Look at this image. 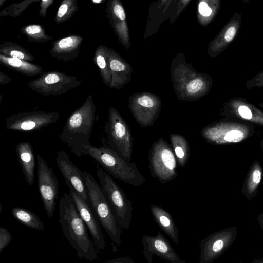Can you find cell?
Listing matches in <instances>:
<instances>
[{
  "instance_id": "obj_1",
  "label": "cell",
  "mask_w": 263,
  "mask_h": 263,
  "mask_svg": "<svg viewBox=\"0 0 263 263\" xmlns=\"http://www.w3.org/2000/svg\"><path fill=\"white\" fill-rule=\"evenodd\" d=\"M59 208V222L62 232L76 250L79 259L95 260L97 257L96 246L88 235L86 226L69 193H65L61 198Z\"/></svg>"
},
{
  "instance_id": "obj_2",
  "label": "cell",
  "mask_w": 263,
  "mask_h": 263,
  "mask_svg": "<svg viewBox=\"0 0 263 263\" xmlns=\"http://www.w3.org/2000/svg\"><path fill=\"white\" fill-rule=\"evenodd\" d=\"M170 74L174 92L180 101H196L208 94L212 85L211 77L195 70L181 52L173 59Z\"/></svg>"
},
{
  "instance_id": "obj_3",
  "label": "cell",
  "mask_w": 263,
  "mask_h": 263,
  "mask_svg": "<svg viewBox=\"0 0 263 263\" xmlns=\"http://www.w3.org/2000/svg\"><path fill=\"white\" fill-rule=\"evenodd\" d=\"M86 153L90 155L107 173L125 183L139 186L146 181L135 162L126 161L115 151L106 148L88 147Z\"/></svg>"
},
{
  "instance_id": "obj_4",
  "label": "cell",
  "mask_w": 263,
  "mask_h": 263,
  "mask_svg": "<svg viewBox=\"0 0 263 263\" xmlns=\"http://www.w3.org/2000/svg\"><path fill=\"white\" fill-rule=\"evenodd\" d=\"M90 205L112 242L116 246L121 244V230L117 222L110 205L107 201L100 185L90 173L82 171Z\"/></svg>"
},
{
  "instance_id": "obj_5",
  "label": "cell",
  "mask_w": 263,
  "mask_h": 263,
  "mask_svg": "<svg viewBox=\"0 0 263 263\" xmlns=\"http://www.w3.org/2000/svg\"><path fill=\"white\" fill-rule=\"evenodd\" d=\"M97 175L103 194L117 222L120 227L128 229L130 226L133 215V208L131 202L110 174L99 168Z\"/></svg>"
},
{
  "instance_id": "obj_6",
  "label": "cell",
  "mask_w": 263,
  "mask_h": 263,
  "mask_svg": "<svg viewBox=\"0 0 263 263\" xmlns=\"http://www.w3.org/2000/svg\"><path fill=\"white\" fill-rule=\"evenodd\" d=\"M151 175L165 184L177 176V160L169 143L161 138L154 142L148 155Z\"/></svg>"
},
{
  "instance_id": "obj_7",
  "label": "cell",
  "mask_w": 263,
  "mask_h": 263,
  "mask_svg": "<svg viewBox=\"0 0 263 263\" xmlns=\"http://www.w3.org/2000/svg\"><path fill=\"white\" fill-rule=\"evenodd\" d=\"M161 100L151 92H136L130 96L128 107L134 118L142 127L153 125L161 111Z\"/></svg>"
},
{
  "instance_id": "obj_8",
  "label": "cell",
  "mask_w": 263,
  "mask_h": 263,
  "mask_svg": "<svg viewBox=\"0 0 263 263\" xmlns=\"http://www.w3.org/2000/svg\"><path fill=\"white\" fill-rule=\"evenodd\" d=\"M37 161L38 189L46 214L52 217L59 194L58 180L52 168L40 156L37 157Z\"/></svg>"
},
{
  "instance_id": "obj_9",
  "label": "cell",
  "mask_w": 263,
  "mask_h": 263,
  "mask_svg": "<svg viewBox=\"0 0 263 263\" xmlns=\"http://www.w3.org/2000/svg\"><path fill=\"white\" fill-rule=\"evenodd\" d=\"M143 254L148 263H152L154 255L171 263H185L176 252L169 241L159 231L155 236L144 235L142 239Z\"/></svg>"
},
{
  "instance_id": "obj_10",
  "label": "cell",
  "mask_w": 263,
  "mask_h": 263,
  "mask_svg": "<svg viewBox=\"0 0 263 263\" xmlns=\"http://www.w3.org/2000/svg\"><path fill=\"white\" fill-rule=\"evenodd\" d=\"M110 123L116 152L130 162L133 152V137L125 121L114 108L110 110Z\"/></svg>"
},
{
  "instance_id": "obj_11",
  "label": "cell",
  "mask_w": 263,
  "mask_h": 263,
  "mask_svg": "<svg viewBox=\"0 0 263 263\" xmlns=\"http://www.w3.org/2000/svg\"><path fill=\"white\" fill-rule=\"evenodd\" d=\"M67 185L69 187V193L71 195L77 210L90 233L95 246L104 250L106 247L105 242L97 217L88 203L79 196L70 184Z\"/></svg>"
},
{
  "instance_id": "obj_12",
  "label": "cell",
  "mask_w": 263,
  "mask_h": 263,
  "mask_svg": "<svg viewBox=\"0 0 263 263\" xmlns=\"http://www.w3.org/2000/svg\"><path fill=\"white\" fill-rule=\"evenodd\" d=\"M57 164L65 179L66 184H70L79 196L90 205L81 170L74 165L68 156L64 152L59 153Z\"/></svg>"
},
{
  "instance_id": "obj_13",
  "label": "cell",
  "mask_w": 263,
  "mask_h": 263,
  "mask_svg": "<svg viewBox=\"0 0 263 263\" xmlns=\"http://www.w3.org/2000/svg\"><path fill=\"white\" fill-rule=\"evenodd\" d=\"M241 20L240 13H234L218 34L209 43L208 53L210 57H217L234 40L239 32Z\"/></svg>"
},
{
  "instance_id": "obj_14",
  "label": "cell",
  "mask_w": 263,
  "mask_h": 263,
  "mask_svg": "<svg viewBox=\"0 0 263 263\" xmlns=\"http://www.w3.org/2000/svg\"><path fill=\"white\" fill-rule=\"evenodd\" d=\"M109 67L110 71L112 87L119 89L131 80L133 68L119 55L112 53L109 57Z\"/></svg>"
},
{
  "instance_id": "obj_15",
  "label": "cell",
  "mask_w": 263,
  "mask_h": 263,
  "mask_svg": "<svg viewBox=\"0 0 263 263\" xmlns=\"http://www.w3.org/2000/svg\"><path fill=\"white\" fill-rule=\"evenodd\" d=\"M150 210L158 226L176 245H178V230L171 214L164 208L156 205H151Z\"/></svg>"
},
{
  "instance_id": "obj_16",
  "label": "cell",
  "mask_w": 263,
  "mask_h": 263,
  "mask_svg": "<svg viewBox=\"0 0 263 263\" xmlns=\"http://www.w3.org/2000/svg\"><path fill=\"white\" fill-rule=\"evenodd\" d=\"M18 161L28 184L32 185L34 182L35 160L33 151L29 145L21 144L17 147Z\"/></svg>"
},
{
  "instance_id": "obj_17",
  "label": "cell",
  "mask_w": 263,
  "mask_h": 263,
  "mask_svg": "<svg viewBox=\"0 0 263 263\" xmlns=\"http://www.w3.org/2000/svg\"><path fill=\"white\" fill-rule=\"evenodd\" d=\"M201 136L208 142L215 144H220L224 141L230 143L238 142L245 137L244 133L240 130L231 129L222 133L211 125L203 128Z\"/></svg>"
},
{
  "instance_id": "obj_18",
  "label": "cell",
  "mask_w": 263,
  "mask_h": 263,
  "mask_svg": "<svg viewBox=\"0 0 263 263\" xmlns=\"http://www.w3.org/2000/svg\"><path fill=\"white\" fill-rule=\"evenodd\" d=\"M112 10L116 29L121 42L128 49L130 47L129 32L124 9L121 3L117 2L114 4Z\"/></svg>"
},
{
  "instance_id": "obj_19",
  "label": "cell",
  "mask_w": 263,
  "mask_h": 263,
  "mask_svg": "<svg viewBox=\"0 0 263 263\" xmlns=\"http://www.w3.org/2000/svg\"><path fill=\"white\" fill-rule=\"evenodd\" d=\"M172 148L179 166L184 167L191 155V149L186 139L178 134L170 135Z\"/></svg>"
},
{
  "instance_id": "obj_20",
  "label": "cell",
  "mask_w": 263,
  "mask_h": 263,
  "mask_svg": "<svg viewBox=\"0 0 263 263\" xmlns=\"http://www.w3.org/2000/svg\"><path fill=\"white\" fill-rule=\"evenodd\" d=\"M221 7V0H199L198 20L202 26H206L216 17Z\"/></svg>"
},
{
  "instance_id": "obj_21",
  "label": "cell",
  "mask_w": 263,
  "mask_h": 263,
  "mask_svg": "<svg viewBox=\"0 0 263 263\" xmlns=\"http://www.w3.org/2000/svg\"><path fill=\"white\" fill-rule=\"evenodd\" d=\"M11 212L19 222L27 227L36 230H43L45 228L39 216L29 210L21 207H14Z\"/></svg>"
},
{
  "instance_id": "obj_22",
  "label": "cell",
  "mask_w": 263,
  "mask_h": 263,
  "mask_svg": "<svg viewBox=\"0 0 263 263\" xmlns=\"http://www.w3.org/2000/svg\"><path fill=\"white\" fill-rule=\"evenodd\" d=\"M12 240V236L9 230L3 227H0V253L7 247Z\"/></svg>"
},
{
  "instance_id": "obj_23",
  "label": "cell",
  "mask_w": 263,
  "mask_h": 263,
  "mask_svg": "<svg viewBox=\"0 0 263 263\" xmlns=\"http://www.w3.org/2000/svg\"><path fill=\"white\" fill-rule=\"evenodd\" d=\"M77 40L73 37H67L61 40L58 43V48L61 50H65L73 47Z\"/></svg>"
},
{
  "instance_id": "obj_24",
  "label": "cell",
  "mask_w": 263,
  "mask_h": 263,
  "mask_svg": "<svg viewBox=\"0 0 263 263\" xmlns=\"http://www.w3.org/2000/svg\"><path fill=\"white\" fill-rule=\"evenodd\" d=\"M248 88L263 87V72L259 73L248 83Z\"/></svg>"
},
{
  "instance_id": "obj_25",
  "label": "cell",
  "mask_w": 263,
  "mask_h": 263,
  "mask_svg": "<svg viewBox=\"0 0 263 263\" xmlns=\"http://www.w3.org/2000/svg\"><path fill=\"white\" fill-rule=\"evenodd\" d=\"M238 114L243 119L251 120L253 117L251 110L245 105H240L238 109Z\"/></svg>"
},
{
  "instance_id": "obj_26",
  "label": "cell",
  "mask_w": 263,
  "mask_h": 263,
  "mask_svg": "<svg viewBox=\"0 0 263 263\" xmlns=\"http://www.w3.org/2000/svg\"><path fill=\"white\" fill-rule=\"evenodd\" d=\"M82 115L80 113H76L71 117L69 123L72 127H78L82 122Z\"/></svg>"
},
{
  "instance_id": "obj_27",
  "label": "cell",
  "mask_w": 263,
  "mask_h": 263,
  "mask_svg": "<svg viewBox=\"0 0 263 263\" xmlns=\"http://www.w3.org/2000/svg\"><path fill=\"white\" fill-rule=\"evenodd\" d=\"M41 27L39 25H30L26 28V32L29 35H35L41 33Z\"/></svg>"
},
{
  "instance_id": "obj_28",
  "label": "cell",
  "mask_w": 263,
  "mask_h": 263,
  "mask_svg": "<svg viewBox=\"0 0 263 263\" xmlns=\"http://www.w3.org/2000/svg\"><path fill=\"white\" fill-rule=\"evenodd\" d=\"M107 263H133L134 261L126 257H121L105 261Z\"/></svg>"
},
{
  "instance_id": "obj_29",
  "label": "cell",
  "mask_w": 263,
  "mask_h": 263,
  "mask_svg": "<svg viewBox=\"0 0 263 263\" xmlns=\"http://www.w3.org/2000/svg\"><path fill=\"white\" fill-rule=\"evenodd\" d=\"M261 179V173L259 169L254 170L252 173V181L254 184L257 185L260 182Z\"/></svg>"
},
{
  "instance_id": "obj_30",
  "label": "cell",
  "mask_w": 263,
  "mask_h": 263,
  "mask_svg": "<svg viewBox=\"0 0 263 263\" xmlns=\"http://www.w3.org/2000/svg\"><path fill=\"white\" fill-rule=\"evenodd\" d=\"M59 81V77L54 73L47 75L45 78V82L47 84H54Z\"/></svg>"
},
{
  "instance_id": "obj_31",
  "label": "cell",
  "mask_w": 263,
  "mask_h": 263,
  "mask_svg": "<svg viewBox=\"0 0 263 263\" xmlns=\"http://www.w3.org/2000/svg\"><path fill=\"white\" fill-rule=\"evenodd\" d=\"M190 0H180L179 4L177 8L176 11V15L175 16H177L181 11L184 9L185 7L188 4Z\"/></svg>"
},
{
  "instance_id": "obj_32",
  "label": "cell",
  "mask_w": 263,
  "mask_h": 263,
  "mask_svg": "<svg viewBox=\"0 0 263 263\" xmlns=\"http://www.w3.org/2000/svg\"><path fill=\"white\" fill-rule=\"evenodd\" d=\"M35 126V123L31 121L23 122L21 125V128L23 130H28L33 129Z\"/></svg>"
},
{
  "instance_id": "obj_33",
  "label": "cell",
  "mask_w": 263,
  "mask_h": 263,
  "mask_svg": "<svg viewBox=\"0 0 263 263\" xmlns=\"http://www.w3.org/2000/svg\"><path fill=\"white\" fill-rule=\"evenodd\" d=\"M97 63L102 69H106V67H107L106 60L102 55H99L97 57Z\"/></svg>"
},
{
  "instance_id": "obj_34",
  "label": "cell",
  "mask_w": 263,
  "mask_h": 263,
  "mask_svg": "<svg viewBox=\"0 0 263 263\" xmlns=\"http://www.w3.org/2000/svg\"><path fill=\"white\" fill-rule=\"evenodd\" d=\"M10 54L12 58H16L20 60L24 59L25 58V55L23 52L17 50L11 51L10 53Z\"/></svg>"
},
{
  "instance_id": "obj_35",
  "label": "cell",
  "mask_w": 263,
  "mask_h": 263,
  "mask_svg": "<svg viewBox=\"0 0 263 263\" xmlns=\"http://www.w3.org/2000/svg\"><path fill=\"white\" fill-rule=\"evenodd\" d=\"M67 6L66 4L62 5L59 8L58 16L59 17H62L67 12Z\"/></svg>"
},
{
  "instance_id": "obj_36",
  "label": "cell",
  "mask_w": 263,
  "mask_h": 263,
  "mask_svg": "<svg viewBox=\"0 0 263 263\" xmlns=\"http://www.w3.org/2000/svg\"><path fill=\"white\" fill-rule=\"evenodd\" d=\"M160 1H161V3L160 4V6H163L164 5L165 6V4L166 3V0H160Z\"/></svg>"
},
{
  "instance_id": "obj_37",
  "label": "cell",
  "mask_w": 263,
  "mask_h": 263,
  "mask_svg": "<svg viewBox=\"0 0 263 263\" xmlns=\"http://www.w3.org/2000/svg\"><path fill=\"white\" fill-rule=\"evenodd\" d=\"M94 2L95 3H100L101 0H93Z\"/></svg>"
},
{
  "instance_id": "obj_38",
  "label": "cell",
  "mask_w": 263,
  "mask_h": 263,
  "mask_svg": "<svg viewBox=\"0 0 263 263\" xmlns=\"http://www.w3.org/2000/svg\"><path fill=\"white\" fill-rule=\"evenodd\" d=\"M244 3H247L251 1V0H242Z\"/></svg>"
},
{
  "instance_id": "obj_39",
  "label": "cell",
  "mask_w": 263,
  "mask_h": 263,
  "mask_svg": "<svg viewBox=\"0 0 263 263\" xmlns=\"http://www.w3.org/2000/svg\"><path fill=\"white\" fill-rule=\"evenodd\" d=\"M261 106H262L263 107V104H261L260 105Z\"/></svg>"
},
{
  "instance_id": "obj_40",
  "label": "cell",
  "mask_w": 263,
  "mask_h": 263,
  "mask_svg": "<svg viewBox=\"0 0 263 263\" xmlns=\"http://www.w3.org/2000/svg\"><path fill=\"white\" fill-rule=\"evenodd\" d=\"M43 1H47V0H43Z\"/></svg>"
}]
</instances>
